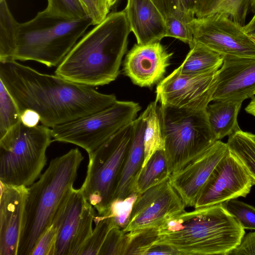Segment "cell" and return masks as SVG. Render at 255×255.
<instances>
[{
	"mask_svg": "<svg viewBox=\"0 0 255 255\" xmlns=\"http://www.w3.org/2000/svg\"><path fill=\"white\" fill-rule=\"evenodd\" d=\"M0 81L20 113L26 109L35 111L41 124L50 128L106 109L117 101L113 94L39 72L15 60L0 61Z\"/></svg>",
	"mask_w": 255,
	"mask_h": 255,
	"instance_id": "6da1fadb",
	"label": "cell"
},
{
	"mask_svg": "<svg viewBox=\"0 0 255 255\" xmlns=\"http://www.w3.org/2000/svg\"><path fill=\"white\" fill-rule=\"evenodd\" d=\"M130 32L124 10L109 13L79 40L57 66L55 74L93 87L115 81Z\"/></svg>",
	"mask_w": 255,
	"mask_h": 255,
	"instance_id": "7a4b0ae2",
	"label": "cell"
},
{
	"mask_svg": "<svg viewBox=\"0 0 255 255\" xmlns=\"http://www.w3.org/2000/svg\"><path fill=\"white\" fill-rule=\"evenodd\" d=\"M245 235L238 221L219 204L172 217L157 229L152 246L167 247L176 255H229Z\"/></svg>",
	"mask_w": 255,
	"mask_h": 255,
	"instance_id": "3957f363",
	"label": "cell"
},
{
	"mask_svg": "<svg viewBox=\"0 0 255 255\" xmlns=\"http://www.w3.org/2000/svg\"><path fill=\"white\" fill-rule=\"evenodd\" d=\"M84 159L78 148L52 159L39 179L28 187L16 255H31L51 225L63 198L73 187Z\"/></svg>",
	"mask_w": 255,
	"mask_h": 255,
	"instance_id": "277c9868",
	"label": "cell"
},
{
	"mask_svg": "<svg viewBox=\"0 0 255 255\" xmlns=\"http://www.w3.org/2000/svg\"><path fill=\"white\" fill-rule=\"evenodd\" d=\"M92 25L89 16L65 19L39 11L32 19L19 23L15 47L9 60L34 61L48 67L58 66Z\"/></svg>",
	"mask_w": 255,
	"mask_h": 255,
	"instance_id": "5b68a950",
	"label": "cell"
},
{
	"mask_svg": "<svg viewBox=\"0 0 255 255\" xmlns=\"http://www.w3.org/2000/svg\"><path fill=\"white\" fill-rule=\"evenodd\" d=\"M51 129L27 127L21 121L0 138V182L29 187L41 175L46 152L52 142Z\"/></svg>",
	"mask_w": 255,
	"mask_h": 255,
	"instance_id": "8992f818",
	"label": "cell"
},
{
	"mask_svg": "<svg viewBox=\"0 0 255 255\" xmlns=\"http://www.w3.org/2000/svg\"><path fill=\"white\" fill-rule=\"evenodd\" d=\"M170 176L216 141L206 110L158 106Z\"/></svg>",
	"mask_w": 255,
	"mask_h": 255,
	"instance_id": "52a82bcc",
	"label": "cell"
},
{
	"mask_svg": "<svg viewBox=\"0 0 255 255\" xmlns=\"http://www.w3.org/2000/svg\"><path fill=\"white\" fill-rule=\"evenodd\" d=\"M132 134L133 122L88 155L86 176L80 189L98 216L105 213L112 200Z\"/></svg>",
	"mask_w": 255,
	"mask_h": 255,
	"instance_id": "ba28073f",
	"label": "cell"
},
{
	"mask_svg": "<svg viewBox=\"0 0 255 255\" xmlns=\"http://www.w3.org/2000/svg\"><path fill=\"white\" fill-rule=\"evenodd\" d=\"M140 110L138 103L117 100L106 109L51 128L53 140L80 146L89 155L133 122Z\"/></svg>",
	"mask_w": 255,
	"mask_h": 255,
	"instance_id": "9c48e42d",
	"label": "cell"
},
{
	"mask_svg": "<svg viewBox=\"0 0 255 255\" xmlns=\"http://www.w3.org/2000/svg\"><path fill=\"white\" fill-rule=\"evenodd\" d=\"M219 69L194 75L176 69L157 85L155 100L177 108L206 110L217 87Z\"/></svg>",
	"mask_w": 255,
	"mask_h": 255,
	"instance_id": "30bf717a",
	"label": "cell"
},
{
	"mask_svg": "<svg viewBox=\"0 0 255 255\" xmlns=\"http://www.w3.org/2000/svg\"><path fill=\"white\" fill-rule=\"evenodd\" d=\"M189 24L193 34L192 44H202L224 56L255 58V44L245 33L243 26L226 15L215 13L195 17Z\"/></svg>",
	"mask_w": 255,
	"mask_h": 255,
	"instance_id": "8fae6325",
	"label": "cell"
},
{
	"mask_svg": "<svg viewBox=\"0 0 255 255\" xmlns=\"http://www.w3.org/2000/svg\"><path fill=\"white\" fill-rule=\"evenodd\" d=\"M186 207L169 177L138 195L129 222L123 231L132 234L158 229L185 211Z\"/></svg>",
	"mask_w": 255,
	"mask_h": 255,
	"instance_id": "7c38bea8",
	"label": "cell"
},
{
	"mask_svg": "<svg viewBox=\"0 0 255 255\" xmlns=\"http://www.w3.org/2000/svg\"><path fill=\"white\" fill-rule=\"evenodd\" d=\"M254 185L244 166L229 149L212 172L194 208L222 204L230 199L246 197Z\"/></svg>",
	"mask_w": 255,
	"mask_h": 255,
	"instance_id": "4fadbf2b",
	"label": "cell"
},
{
	"mask_svg": "<svg viewBox=\"0 0 255 255\" xmlns=\"http://www.w3.org/2000/svg\"><path fill=\"white\" fill-rule=\"evenodd\" d=\"M228 150L227 143L217 140L170 176L186 207H194L215 167Z\"/></svg>",
	"mask_w": 255,
	"mask_h": 255,
	"instance_id": "5bb4252c",
	"label": "cell"
},
{
	"mask_svg": "<svg viewBox=\"0 0 255 255\" xmlns=\"http://www.w3.org/2000/svg\"><path fill=\"white\" fill-rule=\"evenodd\" d=\"M172 55L160 42L136 43L126 55L123 71L134 84L151 87L162 79Z\"/></svg>",
	"mask_w": 255,
	"mask_h": 255,
	"instance_id": "9a60e30c",
	"label": "cell"
},
{
	"mask_svg": "<svg viewBox=\"0 0 255 255\" xmlns=\"http://www.w3.org/2000/svg\"><path fill=\"white\" fill-rule=\"evenodd\" d=\"M255 95V58L225 55L212 101L243 102Z\"/></svg>",
	"mask_w": 255,
	"mask_h": 255,
	"instance_id": "2e32d148",
	"label": "cell"
},
{
	"mask_svg": "<svg viewBox=\"0 0 255 255\" xmlns=\"http://www.w3.org/2000/svg\"><path fill=\"white\" fill-rule=\"evenodd\" d=\"M0 185V255H16L28 187Z\"/></svg>",
	"mask_w": 255,
	"mask_h": 255,
	"instance_id": "e0dca14e",
	"label": "cell"
},
{
	"mask_svg": "<svg viewBox=\"0 0 255 255\" xmlns=\"http://www.w3.org/2000/svg\"><path fill=\"white\" fill-rule=\"evenodd\" d=\"M87 200L81 189L71 188L61 202L51 224L57 229L53 255H70L72 243Z\"/></svg>",
	"mask_w": 255,
	"mask_h": 255,
	"instance_id": "ac0fdd59",
	"label": "cell"
},
{
	"mask_svg": "<svg viewBox=\"0 0 255 255\" xmlns=\"http://www.w3.org/2000/svg\"><path fill=\"white\" fill-rule=\"evenodd\" d=\"M124 10L137 44L160 42L166 37L164 17L150 0H127Z\"/></svg>",
	"mask_w": 255,
	"mask_h": 255,
	"instance_id": "d6986e66",
	"label": "cell"
},
{
	"mask_svg": "<svg viewBox=\"0 0 255 255\" xmlns=\"http://www.w3.org/2000/svg\"><path fill=\"white\" fill-rule=\"evenodd\" d=\"M145 126V121L141 114L133 122L131 141L112 200L116 198H124L132 193L136 192V184L144 158L143 135Z\"/></svg>",
	"mask_w": 255,
	"mask_h": 255,
	"instance_id": "ffe728a7",
	"label": "cell"
},
{
	"mask_svg": "<svg viewBox=\"0 0 255 255\" xmlns=\"http://www.w3.org/2000/svg\"><path fill=\"white\" fill-rule=\"evenodd\" d=\"M214 102L208 105L206 112L213 133L216 140H220L241 130L238 122V116L243 102Z\"/></svg>",
	"mask_w": 255,
	"mask_h": 255,
	"instance_id": "44dd1931",
	"label": "cell"
},
{
	"mask_svg": "<svg viewBox=\"0 0 255 255\" xmlns=\"http://www.w3.org/2000/svg\"><path fill=\"white\" fill-rule=\"evenodd\" d=\"M183 63L176 69L184 74H198L220 68L224 55L208 47L193 43Z\"/></svg>",
	"mask_w": 255,
	"mask_h": 255,
	"instance_id": "7402d4cb",
	"label": "cell"
},
{
	"mask_svg": "<svg viewBox=\"0 0 255 255\" xmlns=\"http://www.w3.org/2000/svg\"><path fill=\"white\" fill-rule=\"evenodd\" d=\"M250 1L251 0H197L195 15L201 18L222 13L244 26L250 9Z\"/></svg>",
	"mask_w": 255,
	"mask_h": 255,
	"instance_id": "603a6c76",
	"label": "cell"
},
{
	"mask_svg": "<svg viewBox=\"0 0 255 255\" xmlns=\"http://www.w3.org/2000/svg\"><path fill=\"white\" fill-rule=\"evenodd\" d=\"M157 103L155 100L141 114L145 124L143 135L144 158L142 169L153 154L158 151L164 150Z\"/></svg>",
	"mask_w": 255,
	"mask_h": 255,
	"instance_id": "cb8c5ba5",
	"label": "cell"
},
{
	"mask_svg": "<svg viewBox=\"0 0 255 255\" xmlns=\"http://www.w3.org/2000/svg\"><path fill=\"white\" fill-rule=\"evenodd\" d=\"M228 148L240 160L255 185V136L239 130L229 136Z\"/></svg>",
	"mask_w": 255,
	"mask_h": 255,
	"instance_id": "d4e9b609",
	"label": "cell"
},
{
	"mask_svg": "<svg viewBox=\"0 0 255 255\" xmlns=\"http://www.w3.org/2000/svg\"><path fill=\"white\" fill-rule=\"evenodd\" d=\"M170 177L164 150L156 152L150 157L138 176L135 191L141 194Z\"/></svg>",
	"mask_w": 255,
	"mask_h": 255,
	"instance_id": "484cf974",
	"label": "cell"
},
{
	"mask_svg": "<svg viewBox=\"0 0 255 255\" xmlns=\"http://www.w3.org/2000/svg\"><path fill=\"white\" fill-rule=\"evenodd\" d=\"M19 23L10 12L6 0H0V61L10 60L17 41Z\"/></svg>",
	"mask_w": 255,
	"mask_h": 255,
	"instance_id": "4316f807",
	"label": "cell"
},
{
	"mask_svg": "<svg viewBox=\"0 0 255 255\" xmlns=\"http://www.w3.org/2000/svg\"><path fill=\"white\" fill-rule=\"evenodd\" d=\"M96 224L92 234L81 249L79 255H98L109 233L116 228L111 217L97 214L94 219Z\"/></svg>",
	"mask_w": 255,
	"mask_h": 255,
	"instance_id": "83f0119b",
	"label": "cell"
},
{
	"mask_svg": "<svg viewBox=\"0 0 255 255\" xmlns=\"http://www.w3.org/2000/svg\"><path fill=\"white\" fill-rule=\"evenodd\" d=\"M20 114L14 99L0 81V138L20 122Z\"/></svg>",
	"mask_w": 255,
	"mask_h": 255,
	"instance_id": "f1b7e54d",
	"label": "cell"
},
{
	"mask_svg": "<svg viewBox=\"0 0 255 255\" xmlns=\"http://www.w3.org/2000/svg\"><path fill=\"white\" fill-rule=\"evenodd\" d=\"M44 14L65 19L81 18L89 16L80 0H47V5L41 11Z\"/></svg>",
	"mask_w": 255,
	"mask_h": 255,
	"instance_id": "f546056e",
	"label": "cell"
},
{
	"mask_svg": "<svg viewBox=\"0 0 255 255\" xmlns=\"http://www.w3.org/2000/svg\"><path fill=\"white\" fill-rule=\"evenodd\" d=\"M138 195L136 192H133L126 198L113 200L106 213L101 216L111 217L115 226L123 230L129 222Z\"/></svg>",
	"mask_w": 255,
	"mask_h": 255,
	"instance_id": "4dcf8cb0",
	"label": "cell"
},
{
	"mask_svg": "<svg viewBox=\"0 0 255 255\" xmlns=\"http://www.w3.org/2000/svg\"><path fill=\"white\" fill-rule=\"evenodd\" d=\"M96 215L95 209L86 201L72 243L70 255H79L81 249L92 233L93 222Z\"/></svg>",
	"mask_w": 255,
	"mask_h": 255,
	"instance_id": "1f68e13d",
	"label": "cell"
},
{
	"mask_svg": "<svg viewBox=\"0 0 255 255\" xmlns=\"http://www.w3.org/2000/svg\"><path fill=\"white\" fill-rule=\"evenodd\" d=\"M194 17L184 14L172 15L165 18L166 37L178 39L190 46L193 43V34L189 23Z\"/></svg>",
	"mask_w": 255,
	"mask_h": 255,
	"instance_id": "d6a6232c",
	"label": "cell"
},
{
	"mask_svg": "<svg viewBox=\"0 0 255 255\" xmlns=\"http://www.w3.org/2000/svg\"><path fill=\"white\" fill-rule=\"evenodd\" d=\"M222 205L244 229L255 230V208L247 203L232 199Z\"/></svg>",
	"mask_w": 255,
	"mask_h": 255,
	"instance_id": "836d02e7",
	"label": "cell"
},
{
	"mask_svg": "<svg viewBox=\"0 0 255 255\" xmlns=\"http://www.w3.org/2000/svg\"><path fill=\"white\" fill-rule=\"evenodd\" d=\"M128 238L123 230L113 228L109 233L98 255H126Z\"/></svg>",
	"mask_w": 255,
	"mask_h": 255,
	"instance_id": "e575fe53",
	"label": "cell"
},
{
	"mask_svg": "<svg viewBox=\"0 0 255 255\" xmlns=\"http://www.w3.org/2000/svg\"><path fill=\"white\" fill-rule=\"evenodd\" d=\"M57 229L51 224L38 240L31 255H53Z\"/></svg>",
	"mask_w": 255,
	"mask_h": 255,
	"instance_id": "d590c367",
	"label": "cell"
},
{
	"mask_svg": "<svg viewBox=\"0 0 255 255\" xmlns=\"http://www.w3.org/2000/svg\"><path fill=\"white\" fill-rule=\"evenodd\" d=\"M89 16L96 25L102 21L109 13L106 0H80Z\"/></svg>",
	"mask_w": 255,
	"mask_h": 255,
	"instance_id": "8d00e7d4",
	"label": "cell"
},
{
	"mask_svg": "<svg viewBox=\"0 0 255 255\" xmlns=\"http://www.w3.org/2000/svg\"><path fill=\"white\" fill-rule=\"evenodd\" d=\"M150 0L156 6L157 9L164 17V19L172 15H183L187 14H189L186 11L181 0Z\"/></svg>",
	"mask_w": 255,
	"mask_h": 255,
	"instance_id": "74e56055",
	"label": "cell"
},
{
	"mask_svg": "<svg viewBox=\"0 0 255 255\" xmlns=\"http://www.w3.org/2000/svg\"><path fill=\"white\" fill-rule=\"evenodd\" d=\"M255 255V232L245 235L241 244L229 255Z\"/></svg>",
	"mask_w": 255,
	"mask_h": 255,
	"instance_id": "f35d334b",
	"label": "cell"
},
{
	"mask_svg": "<svg viewBox=\"0 0 255 255\" xmlns=\"http://www.w3.org/2000/svg\"><path fill=\"white\" fill-rule=\"evenodd\" d=\"M20 121L26 127H34L40 122V116L34 110L26 109L20 114Z\"/></svg>",
	"mask_w": 255,
	"mask_h": 255,
	"instance_id": "ab89813d",
	"label": "cell"
},
{
	"mask_svg": "<svg viewBox=\"0 0 255 255\" xmlns=\"http://www.w3.org/2000/svg\"><path fill=\"white\" fill-rule=\"evenodd\" d=\"M186 11L190 15L195 17V7L197 0H181Z\"/></svg>",
	"mask_w": 255,
	"mask_h": 255,
	"instance_id": "60d3db41",
	"label": "cell"
},
{
	"mask_svg": "<svg viewBox=\"0 0 255 255\" xmlns=\"http://www.w3.org/2000/svg\"><path fill=\"white\" fill-rule=\"evenodd\" d=\"M245 33L249 35L255 34V12L249 22L243 26Z\"/></svg>",
	"mask_w": 255,
	"mask_h": 255,
	"instance_id": "b9f144b4",
	"label": "cell"
},
{
	"mask_svg": "<svg viewBox=\"0 0 255 255\" xmlns=\"http://www.w3.org/2000/svg\"><path fill=\"white\" fill-rule=\"evenodd\" d=\"M246 111L254 116H255V97H253L250 103L245 108Z\"/></svg>",
	"mask_w": 255,
	"mask_h": 255,
	"instance_id": "7bdbcfd3",
	"label": "cell"
},
{
	"mask_svg": "<svg viewBox=\"0 0 255 255\" xmlns=\"http://www.w3.org/2000/svg\"><path fill=\"white\" fill-rule=\"evenodd\" d=\"M119 1V0H106L108 7L109 9L114 6Z\"/></svg>",
	"mask_w": 255,
	"mask_h": 255,
	"instance_id": "ee69618b",
	"label": "cell"
},
{
	"mask_svg": "<svg viewBox=\"0 0 255 255\" xmlns=\"http://www.w3.org/2000/svg\"><path fill=\"white\" fill-rule=\"evenodd\" d=\"M250 9L254 13L255 12V0H251Z\"/></svg>",
	"mask_w": 255,
	"mask_h": 255,
	"instance_id": "f6af8a7d",
	"label": "cell"
},
{
	"mask_svg": "<svg viewBox=\"0 0 255 255\" xmlns=\"http://www.w3.org/2000/svg\"><path fill=\"white\" fill-rule=\"evenodd\" d=\"M250 38L253 41L255 44V34L248 35Z\"/></svg>",
	"mask_w": 255,
	"mask_h": 255,
	"instance_id": "bcb514c9",
	"label": "cell"
},
{
	"mask_svg": "<svg viewBox=\"0 0 255 255\" xmlns=\"http://www.w3.org/2000/svg\"></svg>",
	"mask_w": 255,
	"mask_h": 255,
	"instance_id": "7dc6e473",
	"label": "cell"
}]
</instances>
